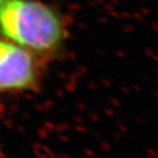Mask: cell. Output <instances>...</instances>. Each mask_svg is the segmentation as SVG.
Returning <instances> with one entry per match:
<instances>
[{"label": "cell", "instance_id": "7a4b0ae2", "mask_svg": "<svg viewBox=\"0 0 158 158\" xmlns=\"http://www.w3.org/2000/svg\"><path fill=\"white\" fill-rule=\"evenodd\" d=\"M43 60L12 41L0 38V94L35 89L41 81Z\"/></svg>", "mask_w": 158, "mask_h": 158}, {"label": "cell", "instance_id": "6da1fadb", "mask_svg": "<svg viewBox=\"0 0 158 158\" xmlns=\"http://www.w3.org/2000/svg\"><path fill=\"white\" fill-rule=\"evenodd\" d=\"M0 35L43 58L65 42V22L52 6L37 0H0Z\"/></svg>", "mask_w": 158, "mask_h": 158}]
</instances>
